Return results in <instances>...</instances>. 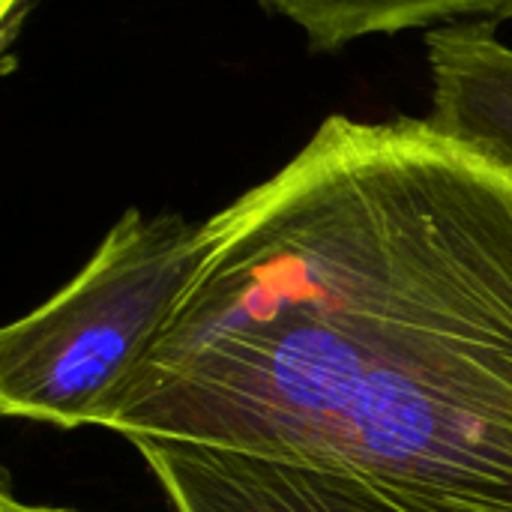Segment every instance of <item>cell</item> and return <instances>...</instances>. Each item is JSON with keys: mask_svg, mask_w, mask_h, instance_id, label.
<instances>
[{"mask_svg": "<svg viewBox=\"0 0 512 512\" xmlns=\"http://www.w3.org/2000/svg\"><path fill=\"white\" fill-rule=\"evenodd\" d=\"M102 426L512 512V171L432 120L327 117L207 219Z\"/></svg>", "mask_w": 512, "mask_h": 512, "instance_id": "obj_1", "label": "cell"}, {"mask_svg": "<svg viewBox=\"0 0 512 512\" xmlns=\"http://www.w3.org/2000/svg\"><path fill=\"white\" fill-rule=\"evenodd\" d=\"M207 249V222L126 210L81 273L0 333V414L102 426L150 354Z\"/></svg>", "mask_w": 512, "mask_h": 512, "instance_id": "obj_2", "label": "cell"}, {"mask_svg": "<svg viewBox=\"0 0 512 512\" xmlns=\"http://www.w3.org/2000/svg\"><path fill=\"white\" fill-rule=\"evenodd\" d=\"M177 512H504L192 441H135Z\"/></svg>", "mask_w": 512, "mask_h": 512, "instance_id": "obj_3", "label": "cell"}, {"mask_svg": "<svg viewBox=\"0 0 512 512\" xmlns=\"http://www.w3.org/2000/svg\"><path fill=\"white\" fill-rule=\"evenodd\" d=\"M432 123L512 171V48L495 21H456L426 33Z\"/></svg>", "mask_w": 512, "mask_h": 512, "instance_id": "obj_4", "label": "cell"}, {"mask_svg": "<svg viewBox=\"0 0 512 512\" xmlns=\"http://www.w3.org/2000/svg\"><path fill=\"white\" fill-rule=\"evenodd\" d=\"M294 21L315 51H336L372 33L441 27L456 21H501L512 0H261Z\"/></svg>", "mask_w": 512, "mask_h": 512, "instance_id": "obj_5", "label": "cell"}, {"mask_svg": "<svg viewBox=\"0 0 512 512\" xmlns=\"http://www.w3.org/2000/svg\"><path fill=\"white\" fill-rule=\"evenodd\" d=\"M3 9H0V21H3V51L9 54L12 45H15V33L24 21V15L30 12V6L36 0H0Z\"/></svg>", "mask_w": 512, "mask_h": 512, "instance_id": "obj_6", "label": "cell"}, {"mask_svg": "<svg viewBox=\"0 0 512 512\" xmlns=\"http://www.w3.org/2000/svg\"><path fill=\"white\" fill-rule=\"evenodd\" d=\"M0 512H75V510H57V507H33V504H21L12 498L9 489H3V501H0Z\"/></svg>", "mask_w": 512, "mask_h": 512, "instance_id": "obj_7", "label": "cell"}]
</instances>
